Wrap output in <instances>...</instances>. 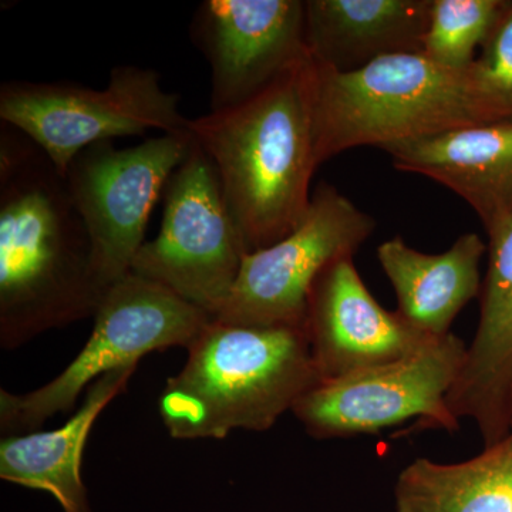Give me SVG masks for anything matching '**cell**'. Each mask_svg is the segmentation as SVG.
I'll return each instance as SVG.
<instances>
[{
  "label": "cell",
  "mask_w": 512,
  "mask_h": 512,
  "mask_svg": "<svg viewBox=\"0 0 512 512\" xmlns=\"http://www.w3.org/2000/svg\"><path fill=\"white\" fill-rule=\"evenodd\" d=\"M106 289L66 178L25 134L0 130V346L93 318Z\"/></svg>",
  "instance_id": "cell-1"
},
{
  "label": "cell",
  "mask_w": 512,
  "mask_h": 512,
  "mask_svg": "<svg viewBox=\"0 0 512 512\" xmlns=\"http://www.w3.org/2000/svg\"><path fill=\"white\" fill-rule=\"evenodd\" d=\"M188 131L217 170L248 254L301 224L319 167L311 57L252 99L188 120Z\"/></svg>",
  "instance_id": "cell-2"
},
{
  "label": "cell",
  "mask_w": 512,
  "mask_h": 512,
  "mask_svg": "<svg viewBox=\"0 0 512 512\" xmlns=\"http://www.w3.org/2000/svg\"><path fill=\"white\" fill-rule=\"evenodd\" d=\"M165 384L158 412L175 440L268 431L320 382L305 326H238L211 319Z\"/></svg>",
  "instance_id": "cell-3"
},
{
  "label": "cell",
  "mask_w": 512,
  "mask_h": 512,
  "mask_svg": "<svg viewBox=\"0 0 512 512\" xmlns=\"http://www.w3.org/2000/svg\"><path fill=\"white\" fill-rule=\"evenodd\" d=\"M493 121L468 70L447 69L424 53L382 57L350 73L315 63L318 165L352 148H384Z\"/></svg>",
  "instance_id": "cell-4"
},
{
  "label": "cell",
  "mask_w": 512,
  "mask_h": 512,
  "mask_svg": "<svg viewBox=\"0 0 512 512\" xmlns=\"http://www.w3.org/2000/svg\"><path fill=\"white\" fill-rule=\"evenodd\" d=\"M92 335L62 373L32 392L0 390L3 437L37 431L57 413L72 409L96 380L141 357L170 348L188 349L212 319L170 289L128 272L101 296Z\"/></svg>",
  "instance_id": "cell-5"
},
{
  "label": "cell",
  "mask_w": 512,
  "mask_h": 512,
  "mask_svg": "<svg viewBox=\"0 0 512 512\" xmlns=\"http://www.w3.org/2000/svg\"><path fill=\"white\" fill-rule=\"evenodd\" d=\"M0 120L30 138L64 175L94 144L153 130L187 133L190 119L181 114L180 96L161 87L160 74L121 64L101 90L74 83H3Z\"/></svg>",
  "instance_id": "cell-6"
},
{
  "label": "cell",
  "mask_w": 512,
  "mask_h": 512,
  "mask_svg": "<svg viewBox=\"0 0 512 512\" xmlns=\"http://www.w3.org/2000/svg\"><path fill=\"white\" fill-rule=\"evenodd\" d=\"M163 195L160 232L141 247L130 272L163 285L214 318L228 301L248 251L217 170L194 138Z\"/></svg>",
  "instance_id": "cell-7"
},
{
  "label": "cell",
  "mask_w": 512,
  "mask_h": 512,
  "mask_svg": "<svg viewBox=\"0 0 512 512\" xmlns=\"http://www.w3.org/2000/svg\"><path fill=\"white\" fill-rule=\"evenodd\" d=\"M466 355V343L450 332L412 356L315 384L292 413L316 440L375 434L412 417H419L413 433H453L460 423L448 412L446 399Z\"/></svg>",
  "instance_id": "cell-8"
},
{
  "label": "cell",
  "mask_w": 512,
  "mask_h": 512,
  "mask_svg": "<svg viewBox=\"0 0 512 512\" xmlns=\"http://www.w3.org/2000/svg\"><path fill=\"white\" fill-rule=\"evenodd\" d=\"M191 144L190 131L128 148L104 141L70 163L64 178L89 232L94 269L104 289L131 271L146 244L151 211Z\"/></svg>",
  "instance_id": "cell-9"
},
{
  "label": "cell",
  "mask_w": 512,
  "mask_h": 512,
  "mask_svg": "<svg viewBox=\"0 0 512 512\" xmlns=\"http://www.w3.org/2000/svg\"><path fill=\"white\" fill-rule=\"evenodd\" d=\"M375 229V218L333 185L320 183L291 234L245 255L228 301L212 319L238 326H305L316 276L335 259L355 255Z\"/></svg>",
  "instance_id": "cell-10"
},
{
  "label": "cell",
  "mask_w": 512,
  "mask_h": 512,
  "mask_svg": "<svg viewBox=\"0 0 512 512\" xmlns=\"http://www.w3.org/2000/svg\"><path fill=\"white\" fill-rule=\"evenodd\" d=\"M211 70V111L238 106L309 59L305 0H205L190 26Z\"/></svg>",
  "instance_id": "cell-11"
},
{
  "label": "cell",
  "mask_w": 512,
  "mask_h": 512,
  "mask_svg": "<svg viewBox=\"0 0 512 512\" xmlns=\"http://www.w3.org/2000/svg\"><path fill=\"white\" fill-rule=\"evenodd\" d=\"M305 329L320 382L355 375L412 356L434 340L399 312H389L342 256L316 276L306 302Z\"/></svg>",
  "instance_id": "cell-12"
},
{
  "label": "cell",
  "mask_w": 512,
  "mask_h": 512,
  "mask_svg": "<svg viewBox=\"0 0 512 512\" xmlns=\"http://www.w3.org/2000/svg\"><path fill=\"white\" fill-rule=\"evenodd\" d=\"M485 231L480 322L446 406L454 419L476 421L484 447H490L512 429V215Z\"/></svg>",
  "instance_id": "cell-13"
},
{
  "label": "cell",
  "mask_w": 512,
  "mask_h": 512,
  "mask_svg": "<svg viewBox=\"0 0 512 512\" xmlns=\"http://www.w3.org/2000/svg\"><path fill=\"white\" fill-rule=\"evenodd\" d=\"M393 167L436 181L470 204L487 229L512 215V121H493L382 148Z\"/></svg>",
  "instance_id": "cell-14"
},
{
  "label": "cell",
  "mask_w": 512,
  "mask_h": 512,
  "mask_svg": "<svg viewBox=\"0 0 512 512\" xmlns=\"http://www.w3.org/2000/svg\"><path fill=\"white\" fill-rule=\"evenodd\" d=\"M431 0H305L309 57L350 73L382 57L423 53Z\"/></svg>",
  "instance_id": "cell-15"
},
{
  "label": "cell",
  "mask_w": 512,
  "mask_h": 512,
  "mask_svg": "<svg viewBox=\"0 0 512 512\" xmlns=\"http://www.w3.org/2000/svg\"><path fill=\"white\" fill-rule=\"evenodd\" d=\"M138 365L106 373L87 389L82 406L59 429L0 441V478L46 491L64 512H93L82 478L84 448L103 410L126 390Z\"/></svg>",
  "instance_id": "cell-16"
},
{
  "label": "cell",
  "mask_w": 512,
  "mask_h": 512,
  "mask_svg": "<svg viewBox=\"0 0 512 512\" xmlns=\"http://www.w3.org/2000/svg\"><path fill=\"white\" fill-rule=\"evenodd\" d=\"M487 248L480 235L470 232L443 254H423L397 235L379 245L377 259L396 292L397 312L414 328L441 338L480 295V262Z\"/></svg>",
  "instance_id": "cell-17"
},
{
  "label": "cell",
  "mask_w": 512,
  "mask_h": 512,
  "mask_svg": "<svg viewBox=\"0 0 512 512\" xmlns=\"http://www.w3.org/2000/svg\"><path fill=\"white\" fill-rule=\"evenodd\" d=\"M396 512H512V429L471 460L416 458L394 484Z\"/></svg>",
  "instance_id": "cell-18"
},
{
  "label": "cell",
  "mask_w": 512,
  "mask_h": 512,
  "mask_svg": "<svg viewBox=\"0 0 512 512\" xmlns=\"http://www.w3.org/2000/svg\"><path fill=\"white\" fill-rule=\"evenodd\" d=\"M504 0H431L423 53L447 69L467 72Z\"/></svg>",
  "instance_id": "cell-19"
},
{
  "label": "cell",
  "mask_w": 512,
  "mask_h": 512,
  "mask_svg": "<svg viewBox=\"0 0 512 512\" xmlns=\"http://www.w3.org/2000/svg\"><path fill=\"white\" fill-rule=\"evenodd\" d=\"M494 121H512V0H504L468 69Z\"/></svg>",
  "instance_id": "cell-20"
},
{
  "label": "cell",
  "mask_w": 512,
  "mask_h": 512,
  "mask_svg": "<svg viewBox=\"0 0 512 512\" xmlns=\"http://www.w3.org/2000/svg\"><path fill=\"white\" fill-rule=\"evenodd\" d=\"M511 413H512V403H511Z\"/></svg>",
  "instance_id": "cell-21"
}]
</instances>
